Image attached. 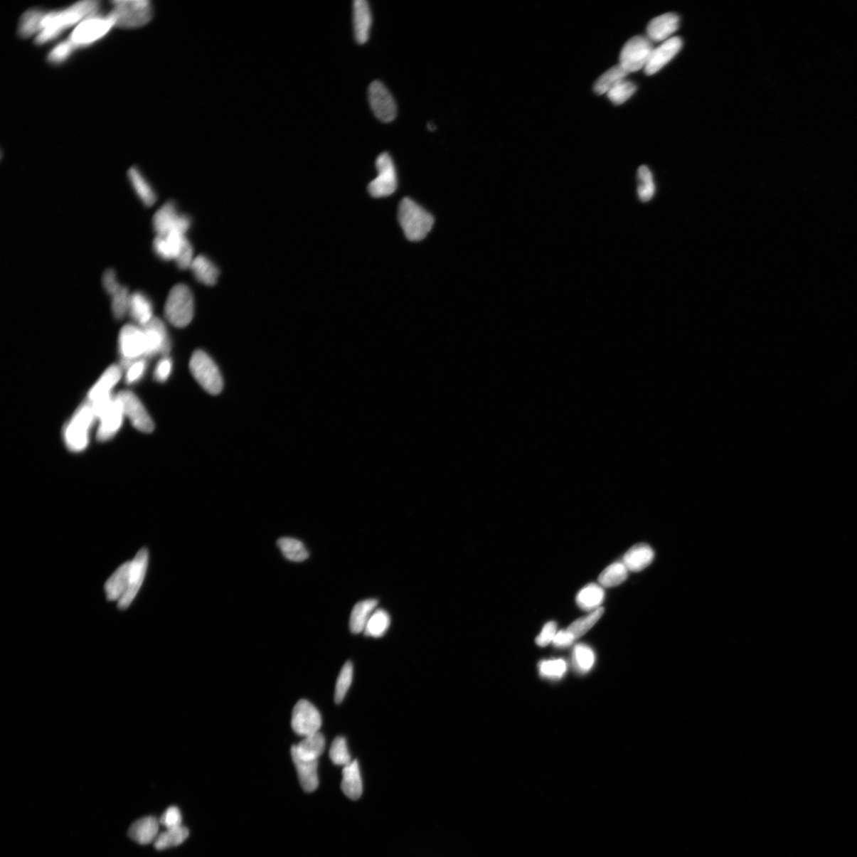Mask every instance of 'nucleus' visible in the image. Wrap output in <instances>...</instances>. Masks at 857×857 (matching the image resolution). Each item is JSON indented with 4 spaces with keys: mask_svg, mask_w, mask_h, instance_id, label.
Listing matches in <instances>:
<instances>
[{
    "mask_svg": "<svg viewBox=\"0 0 857 857\" xmlns=\"http://www.w3.org/2000/svg\"><path fill=\"white\" fill-rule=\"evenodd\" d=\"M100 3L95 0H85L75 3L68 8L57 11H44L42 30L36 36L34 43L44 46L59 38L71 26L78 25L85 19L97 15Z\"/></svg>",
    "mask_w": 857,
    "mask_h": 857,
    "instance_id": "obj_1",
    "label": "nucleus"
},
{
    "mask_svg": "<svg viewBox=\"0 0 857 857\" xmlns=\"http://www.w3.org/2000/svg\"><path fill=\"white\" fill-rule=\"evenodd\" d=\"M398 218L404 235L411 242L426 238L435 223L434 217L410 198L401 201Z\"/></svg>",
    "mask_w": 857,
    "mask_h": 857,
    "instance_id": "obj_2",
    "label": "nucleus"
},
{
    "mask_svg": "<svg viewBox=\"0 0 857 857\" xmlns=\"http://www.w3.org/2000/svg\"><path fill=\"white\" fill-rule=\"evenodd\" d=\"M97 421L92 404L87 401L75 411L64 428V441L68 450L80 452L87 449L89 435Z\"/></svg>",
    "mask_w": 857,
    "mask_h": 857,
    "instance_id": "obj_3",
    "label": "nucleus"
},
{
    "mask_svg": "<svg viewBox=\"0 0 857 857\" xmlns=\"http://www.w3.org/2000/svg\"><path fill=\"white\" fill-rule=\"evenodd\" d=\"M112 4V9L109 14L115 26L121 28H139L153 18V6L148 0H119Z\"/></svg>",
    "mask_w": 857,
    "mask_h": 857,
    "instance_id": "obj_4",
    "label": "nucleus"
},
{
    "mask_svg": "<svg viewBox=\"0 0 857 857\" xmlns=\"http://www.w3.org/2000/svg\"><path fill=\"white\" fill-rule=\"evenodd\" d=\"M90 403L99 422L98 441L111 440L121 429L125 417L117 396L112 395Z\"/></svg>",
    "mask_w": 857,
    "mask_h": 857,
    "instance_id": "obj_5",
    "label": "nucleus"
},
{
    "mask_svg": "<svg viewBox=\"0 0 857 857\" xmlns=\"http://www.w3.org/2000/svg\"><path fill=\"white\" fill-rule=\"evenodd\" d=\"M154 250L164 260H174L181 270L191 268L194 260L193 247L186 236L178 233L156 236L154 241Z\"/></svg>",
    "mask_w": 857,
    "mask_h": 857,
    "instance_id": "obj_6",
    "label": "nucleus"
},
{
    "mask_svg": "<svg viewBox=\"0 0 857 857\" xmlns=\"http://www.w3.org/2000/svg\"><path fill=\"white\" fill-rule=\"evenodd\" d=\"M164 315L170 324L183 328L191 324L194 317V299L188 287L178 284L169 294Z\"/></svg>",
    "mask_w": 857,
    "mask_h": 857,
    "instance_id": "obj_7",
    "label": "nucleus"
},
{
    "mask_svg": "<svg viewBox=\"0 0 857 857\" xmlns=\"http://www.w3.org/2000/svg\"><path fill=\"white\" fill-rule=\"evenodd\" d=\"M114 26V19L109 13L106 16H102L99 13L85 19L75 26L68 39L77 49H81L99 42Z\"/></svg>",
    "mask_w": 857,
    "mask_h": 857,
    "instance_id": "obj_8",
    "label": "nucleus"
},
{
    "mask_svg": "<svg viewBox=\"0 0 857 857\" xmlns=\"http://www.w3.org/2000/svg\"><path fill=\"white\" fill-rule=\"evenodd\" d=\"M190 371L200 385L211 395H218L223 388L220 371L211 356L202 351H196L190 361Z\"/></svg>",
    "mask_w": 857,
    "mask_h": 857,
    "instance_id": "obj_9",
    "label": "nucleus"
},
{
    "mask_svg": "<svg viewBox=\"0 0 857 857\" xmlns=\"http://www.w3.org/2000/svg\"><path fill=\"white\" fill-rule=\"evenodd\" d=\"M119 351L122 356V368L129 363L147 358V345L145 333L139 326L127 325L122 328L119 336Z\"/></svg>",
    "mask_w": 857,
    "mask_h": 857,
    "instance_id": "obj_10",
    "label": "nucleus"
},
{
    "mask_svg": "<svg viewBox=\"0 0 857 857\" xmlns=\"http://www.w3.org/2000/svg\"><path fill=\"white\" fill-rule=\"evenodd\" d=\"M654 50L652 41L648 37H634L623 46L619 65L628 73L639 71L646 67Z\"/></svg>",
    "mask_w": 857,
    "mask_h": 857,
    "instance_id": "obj_11",
    "label": "nucleus"
},
{
    "mask_svg": "<svg viewBox=\"0 0 857 857\" xmlns=\"http://www.w3.org/2000/svg\"><path fill=\"white\" fill-rule=\"evenodd\" d=\"M153 225L156 236H166L174 233L186 235L191 226V219L187 215L180 214L175 204L169 202L156 212Z\"/></svg>",
    "mask_w": 857,
    "mask_h": 857,
    "instance_id": "obj_12",
    "label": "nucleus"
},
{
    "mask_svg": "<svg viewBox=\"0 0 857 857\" xmlns=\"http://www.w3.org/2000/svg\"><path fill=\"white\" fill-rule=\"evenodd\" d=\"M376 166L378 176L368 184L370 195L375 198L393 195L397 189L396 170L392 157L383 153L377 157Z\"/></svg>",
    "mask_w": 857,
    "mask_h": 857,
    "instance_id": "obj_13",
    "label": "nucleus"
},
{
    "mask_svg": "<svg viewBox=\"0 0 857 857\" xmlns=\"http://www.w3.org/2000/svg\"><path fill=\"white\" fill-rule=\"evenodd\" d=\"M117 396L125 417L132 426L142 433L150 434L154 430V422L148 411L137 395L129 390H122Z\"/></svg>",
    "mask_w": 857,
    "mask_h": 857,
    "instance_id": "obj_14",
    "label": "nucleus"
},
{
    "mask_svg": "<svg viewBox=\"0 0 857 857\" xmlns=\"http://www.w3.org/2000/svg\"><path fill=\"white\" fill-rule=\"evenodd\" d=\"M321 726L319 711L305 699L299 701L292 711V728L299 736L307 737L319 732Z\"/></svg>",
    "mask_w": 857,
    "mask_h": 857,
    "instance_id": "obj_15",
    "label": "nucleus"
},
{
    "mask_svg": "<svg viewBox=\"0 0 857 857\" xmlns=\"http://www.w3.org/2000/svg\"><path fill=\"white\" fill-rule=\"evenodd\" d=\"M368 100L376 117L383 122H393L397 106L393 95L380 81H373L368 87Z\"/></svg>",
    "mask_w": 857,
    "mask_h": 857,
    "instance_id": "obj_16",
    "label": "nucleus"
},
{
    "mask_svg": "<svg viewBox=\"0 0 857 857\" xmlns=\"http://www.w3.org/2000/svg\"><path fill=\"white\" fill-rule=\"evenodd\" d=\"M148 563L149 552L147 548H143L137 553L134 559L130 561L127 591L118 602V607L120 610L128 608L135 599L136 595H138L143 581L145 580Z\"/></svg>",
    "mask_w": 857,
    "mask_h": 857,
    "instance_id": "obj_17",
    "label": "nucleus"
},
{
    "mask_svg": "<svg viewBox=\"0 0 857 857\" xmlns=\"http://www.w3.org/2000/svg\"><path fill=\"white\" fill-rule=\"evenodd\" d=\"M145 333L147 345V358L156 356H166L171 351V341L166 326L159 318L154 317L142 327Z\"/></svg>",
    "mask_w": 857,
    "mask_h": 857,
    "instance_id": "obj_18",
    "label": "nucleus"
},
{
    "mask_svg": "<svg viewBox=\"0 0 857 857\" xmlns=\"http://www.w3.org/2000/svg\"><path fill=\"white\" fill-rule=\"evenodd\" d=\"M683 46L682 39L678 37L671 38L665 41L660 46L655 48L644 67L646 75H651L659 72L661 68L673 60Z\"/></svg>",
    "mask_w": 857,
    "mask_h": 857,
    "instance_id": "obj_19",
    "label": "nucleus"
},
{
    "mask_svg": "<svg viewBox=\"0 0 857 857\" xmlns=\"http://www.w3.org/2000/svg\"><path fill=\"white\" fill-rule=\"evenodd\" d=\"M680 26V18L674 13H666L651 20L647 26L648 38L652 42H665Z\"/></svg>",
    "mask_w": 857,
    "mask_h": 857,
    "instance_id": "obj_20",
    "label": "nucleus"
},
{
    "mask_svg": "<svg viewBox=\"0 0 857 857\" xmlns=\"http://www.w3.org/2000/svg\"><path fill=\"white\" fill-rule=\"evenodd\" d=\"M123 369L120 366L109 367L89 390L87 402L94 403L112 395V390L122 378Z\"/></svg>",
    "mask_w": 857,
    "mask_h": 857,
    "instance_id": "obj_21",
    "label": "nucleus"
},
{
    "mask_svg": "<svg viewBox=\"0 0 857 857\" xmlns=\"http://www.w3.org/2000/svg\"><path fill=\"white\" fill-rule=\"evenodd\" d=\"M372 21V12L368 2L356 0L353 3V28L355 39L359 44L367 43Z\"/></svg>",
    "mask_w": 857,
    "mask_h": 857,
    "instance_id": "obj_22",
    "label": "nucleus"
},
{
    "mask_svg": "<svg viewBox=\"0 0 857 857\" xmlns=\"http://www.w3.org/2000/svg\"><path fill=\"white\" fill-rule=\"evenodd\" d=\"M654 557L652 548L646 544H637L629 548L622 561L629 572L639 573L652 564Z\"/></svg>",
    "mask_w": 857,
    "mask_h": 857,
    "instance_id": "obj_23",
    "label": "nucleus"
},
{
    "mask_svg": "<svg viewBox=\"0 0 857 857\" xmlns=\"http://www.w3.org/2000/svg\"><path fill=\"white\" fill-rule=\"evenodd\" d=\"M300 784L307 792H313L319 787L318 760H303L292 754Z\"/></svg>",
    "mask_w": 857,
    "mask_h": 857,
    "instance_id": "obj_24",
    "label": "nucleus"
},
{
    "mask_svg": "<svg viewBox=\"0 0 857 857\" xmlns=\"http://www.w3.org/2000/svg\"><path fill=\"white\" fill-rule=\"evenodd\" d=\"M153 313L152 302L146 294L136 292L130 294L129 314L137 324L146 326L154 317Z\"/></svg>",
    "mask_w": 857,
    "mask_h": 857,
    "instance_id": "obj_25",
    "label": "nucleus"
},
{
    "mask_svg": "<svg viewBox=\"0 0 857 857\" xmlns=\"http://www.w3.org/2000/svg\"><path fill=\"white\" fill-rule=\"evenodd\" d=\"M160 821L154 817H146L134 822L129 829L130 839L142 845H147L159 836Z\"/></svg>",
    "mask_w": 857,
    "mask_h": 857,
    "instance_id": "obj_26",
    "label": "nucleus"
},
{
    "mask_svg": "<svg viewBox=\"0 0 857 857\" xmlns=\"http://www.w3.org/2000/svg\"><path fill=\"white\" fill-rule=\"evenodd\" d=\"M130 561L119 567L106 582L105 589L109 601H119L127 591Z\"/></svg>",
    "mask_w": 857,
    "mask_h": 857,
    "instance_id": "obj_27",
    "label": "nucleus"
},
{
    "mask_svg": "<svg viewBox=\"0 0 857 857\" xmlns=\"http://www.w3.org/2000/svg\"><path fill=\"white\" fill-rule=\"evenodd\" d=\"M341 790L348 799L356 800L361 798L363 784L358 760H353L344 766L342 771Z\"/></svg>",
    "mask_w": 857,
    "mask_h": 857,
    "instance_id": "obj_28",
    "label": "nucleus"
},
{
    "mask_svg": "<svg viewBox=\"0 0 857 857\" xmlns=\"http://www.w3.org/2000/svg\"><path fill=\"white\" fill-rule=\"evenodd\" d=\"M325 750V738L319 732L305 737L292 748V754L307 760H318Z\"/></svg>",
    "mask_w": 857,
    "mask_h": 857,
    "instance_id": "obj_29",
    "label": "nucleus"
},
{
    "mask_svg": "<svg viewBox=\"0 0 857 857\" xmlns=\"http://www.w3.org/2000/svg\"><path fill=\"white\" fill-rule=\"evenodd\" d=\"M377 605L378 601L373 599L356 603L349 620V628L353 634H358L365 632L370 617L375 612Z\"/></svg>",
    "mask_w": 857,
    "mask_h": 857,
    "instance_id": "obj_30",
    "label": "nucleus"
},
{
    "mask_svg": "<svg viewBox=\"0 0 857 857\" xmlns=\"http://www.w3.org/2000/svg\"><path fill=\"white\" fill-rule=\"evenodd\" d=\"M605 597V590L600 585L590 584L580 590L577 602L580 609L592 612L601 607Z\"/></svg>",
    "mask_w": 857,
    "mask_h": 857,
    "instance_id": "obj_31",
    "label": "nucleus"
},
{
    "mask_svg": "<svg viewBox=\"0 0 857 857\" xmlns=\"http://www.w3.org/2000/svg\"><path fill=\"white\" fill-rule=\"evenodd\" d=\"M128 176L137 195L141 198L142 203L147 207L153 206L156 201V194L141 171L138 169L132 167L128 171Z\"/></svg>",
    "mask_w": 857,
    "mask_h": 857,
    "instance_id": "obj_32",
    "label": "nucleus"
},
{
    "mask_svg": "<svg viewBox=\"0 0 857 857\" xmlns=\"http://www.w3.org/2000/svg\"><path fill=\"white\" fill-rule=\"evenodd\" d=\"M196 280L201 283L212 286L217 282L218 270L217 267L209 259L203 256L194 258L191 268Z\"/></svg>",
    "mask_w": 857,
    "mask_h": 857,
    "instance_id": "obj_33",
    "label": "nucleus"
},
{
    "mask_svg": "<svg viewBox=\"0 0 857 857\" xmlns=\"http://www.w3.org/2000/svg\"><path fill=\"white\" fill-rule=\"evenodd\" d=\"M44 10L38 9L26 11L19 20L18 33L22 38H29L41 32Z\"/></svg>",
    "mask_w": 857,
    "mask_h": 857,
    "instance_id": "obj_34",
    "label": "nucleus"
},
{
    "mask_svg": "<svg viewBox=\"0 0 857 857\" xmlns=\"http://www.w3.org/2000/svg\"><path fill=\"white\" fill-rule=\"evenodd\" d=\"M629 73L620 65L610 68L596 81L594 91L597 95L607 94L615 85L626 79Z\"/></svg>",
    "mask_w": 857,
    "mask_h": 857,
    "instance_id": "obj_35",
    "label": "nucleus"
},
{
    "mask_svg": "<svg viewBox=\"0 0 857 857\" xmlns=\"http://www.w3.org/2000/svg\"><path fill=\"white\" fill-rule=\"evenodd\" d=\"M629 570L622 561L614 562L607 567L599 577L602 587H614L622 584L628 577Z\"/></svg>",
    "mask_w": 857,
    "mask_h": 857,
    "instance_id": "obj_36",
    "label": "nucleus"
},
{
    "mask_svg": "<svg viewBox=\"0 0 857 857\" xmlns=\"http://www.w3.org/2000/svg\"><path fill=\"white\" fill-rule=\"evenodd\" d=\"M188 836V829L183 826L167 829L166 831L157 836L154 846L156 849L163 850L180 846Z\"/></svg>",
    "mask_w": 857,
    "mask_h": 857,
    "instance_id": "obj_37",
    "label": "nucleus"
},
{
    "mask_svg": "<svg viewBox=\"0 0 857 857\" xmlns=\"http://www.w3.org/2000/svg\"><path fill=\"white\" fill-rule=\"evenodd\" d=\"M277 546L284 556L291 561L302 562L309 558V553L302 541L292 538H282L277 541Z\"/></svg>",
    "mask_w": 857,
    "mask_h": 857,
    "instance_id": "obj_38",
    "label": "nucleus"
},
{
    "mask_svg": "<svg viewBox=\"0 0 857 857\" xmlns=\"http://www.w3.org/2000/svg\"><path fill=\"white\" fill-rule=\"evenodd\" d=\"M595 661L594 651L585 644H578L573 653V664L579 674H587L593 667Z\"/></svg>",
    "mask_w": 857,
    "mask_h": 857,
    "instance_id": "obj_39",
    "label": "nucleus"
},
{
    "mask_svg": "<svg viewBox=\"0 0 857 857\" xmlns=\"http://www.w3.org/2000/svg\"><path fill=\"white\" fill-rule=\"evenodd\" d=\"M603 613H605V608L601 607L595 610V611L590 612L587 615L573 622L567 628V630L573 635L574 639L577 640L586 634L598 622Z\"/></svg>",
    "mask_w": 857,
    "mask_h": 857,
    "instance_id": "obj_40",
    "label": "nucleus"
},
{
    "mask_svg": "<svg viewBox=\"0 0 857 857\" xmlns=\"http://www.w3.org/2000/svg\"><path fill=\"white\" fill-rule=\"evenodd\" d=\"M390 623V616L385 610H376L367 623L365 634L378 639L387 633Z\"/></svg>",
    "mask_w": 857,
    "mask_h": 857,
    "instance_id": "obj_41",
    "label": "nucleus"
},
{
    "mask_svg": "<svg viewBox=\"0 0 857 857\" xmlns=\"http://www.w3.org/2000/svg\"><path fill=\"white\" fill-rule=\"evenodd\" d=\"M637 181H639L637 195H639L640 201L646 203L652 200L655 194V184L652 173L647 166H642L639 169Z\"/></svg>",
    "mask_w": 857,
    "mask_h": 857,
    "instance_id": "obj_42",
    "label": "nucleus"
},
{
    "mask_svg": "<svg viewBox=\"0 0 857 857\" xmlns=\"http://www.w3.org/2000/svg\"><path fill=\"white\" fill-rule=\"evenodd\" d=\"M353 666L351 661H347L344 666L342 667L340 674L338 678L337 683H336L334 701L336 703H341L347 694V692L351 688L353 681Z\"/></svg>",
    "mask_w": 857,
    "mask_h": 857,
    "instance_id": "obj_43",
    "label": "nucleus"
},
{
    "mask_svg": "<svg viewBox=\"0 0 857 857\" xmlns=\"http://www.w3.org/2000/svg\"><path fill=\"white\" fill-rule=\"evenodd\" d=\"M77 50L71 41L68 38L53 48L47 55V61L54 65L64 64Z\"/></svg>",
    "mask_w": 857,
    "mask_h": 857,
    "instance_id": "obj_44",
    "label": "nucleus"
},
{
    "mask_svg": "<svg viewBox=\"0 0 857 857\" xmlns=\"http://www.w3.org/2000/svg\"><path fill=\"white\" fill-rule=\"evenodd\" d=\"M637 90L633 82L624 80L615 85L607 93V97L615 105H621L627 102Z\"/></svg>",
    "mask_w": 857,
    "mask_h": 857,
    "instance_id": "obj_45",
    "label": "nucleus"
},
{
    "mask_svg": "<svg viewBox=\"0 0 857 857\" xmlns=\"http://www.w3.org/2000/svg\"><path fill=\"white\" fill-rule=\"evenodd\" d=\"M566 671L567 663L562 659L543 661L539 664L541 676L551 680H559L565 676Z\"/></svg>",
    "mask_w": 857,
    "mask_h": 857,
    "instance_id": "obj_46",
    "label": "nucleus"
},
{
    "mask_svg": "<svg viewBox=\"0 0 857 857\" xmlns=\"http://www.w3.org/2000/svg\"><path fill=\"white\" fill-rule=\"evenodd\" d=\"M330 757L335 765L346 766L351 762V753L348 752L345 738L339 737L334 739L330 750Z\"/></svg>",
    "mask_w": 857,
    "mask_h": 857,
    "instance_id": "obj_47",
    "label": "nucleus"
},
{
    "mask_svg": "<svg viewBox=\"0 0 857 857\" xmlns=\"http://www.w3.org/2000/svg\"><path fill=\"white\" fill-rule=\"evenodd\" d=\"M129 301L130 294L125 287L112 297V309L116 319H122L129 313Z\"/></svg>",
    "mask_w": 857,
    "mask_h": 857,
    "instance_id": "obj_48",
    "label": "nucleus"
},
{
    "mask_svg": "<svg viewBox=\"0 0 857 857\" xmlns=\"http://www.w3.org/2000/svg\"><path fill=\"white\" fill-rule=\"evenodd\" d=\"M147 368V361L145 358L134 361L124 368L126 370V382L128 385H133L139 382L145 375Z\"/></svg>",
    "mask_w": 857,
    "mask_h": 857,
    "instance_id": "obj_49",
    "label": "nucleus"
},
{
    "mask_svg": "<svg viewBox=\"0 0 857 857\" xmlns=\"http://www.w3.org/2000/svg\"><path fill=\"white\" fill-rule=\"evenodd\" d=\"M182 816L179 808L176 807H170L166 812L163 814L160 819V824L167 829L175 828L182 826Z\"/></svg>",
    "mask_w": 857,
    "mask_h": 857,
    "instance_id": "obj_50",
    "label": "nucleus"
},
{
    "mask_svg": "<svg viewBox=\"0 0 857 857\" xmlns=\"http://www.w3.org/2000/svg\"><path fill=\"white\" fill-rule=\"evenodd\" d=\"M173 370V361L169 356H163L157 363L154 370V378L157 382L163 383L168 380Z\"/></svg>",
    "mask_w": 857,
    "mask_h": 857,
    "instance_id": "obj_51",
    "label": "nucleus"
},
{
    "mask_svg": "<svg viewBox=\"0 0 857 857\" xmlns=\"http://www.w3.org/2000/svg\"><path fill=\"white\" fill-rule=\"evenodd\" d=\"M558 625L555 622H548L545 624L543 629V632L537 637L536 640V644L540 647H545L548 644L553 642L555 636L558 633Z\"/></svg>",
    "mask_w": 857,
    "mask_h": 857,
    "instance_id": "obj_52",
    "label": "nucleus"
},
{
    "mask_svg": "<svg viewBox=\"0 0 857 857\" xmlns=\"http://www.w3.org/2000/svg\"><path fill=\"white\" fill-rule=\"evenodd\" d=\"M102 284H104L106 292L112 297L116 292H118L123 286L119 284L116 277V274L114 270H109L102 277Z\"/></svg>",
    "mask_w": 857,
    "mask_h": 857,
    "instance_id": "obj_53",
    "label": "nucleus"
},
{
    "mask_svg": "<svg viewBox=\"0 0 857 857\" xmlns=\"http://www.w3.org/2000/svg\"><path fill=\"white\" fill-rule=\"evenodd\" d=\"M573 635L568 630H560L555 636L553 644L558 648H567L575 642Z\"/></svg>",
    "mask_w": 857,
    "mask_h": 857,
    "instance_id": "obj_54",
    "label": "nucleus"
},
{
    "mask_svg": "<svg viewBox=\"0 0 857 857\" xmlns=\"http://www.w3.org/2000/svg\"><path fill=\"white\" fill-rule=\"evenodd\" d=\"M427 127H428V129L430 130H431V132H434V130L436 129L435 126H434L433 124H430V123H429Z\"/></svg>",
    "mask_w": 857,
    "mask_h": 857,
    "instance_id": "obj_55",
    "label": "nucleus"
}]
</instances>
